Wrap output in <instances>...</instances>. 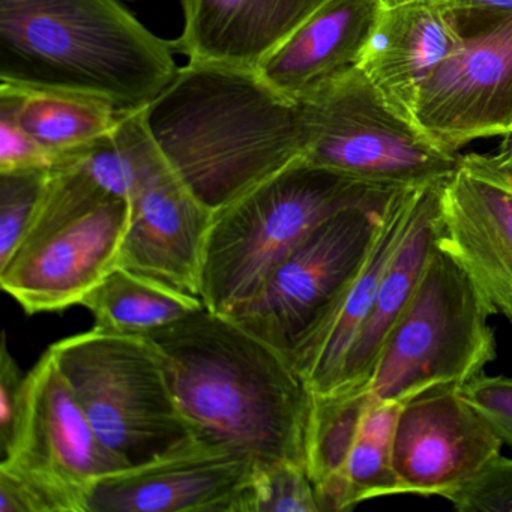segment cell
<instances>
[{
	"instance_id": "31",
	"label": "cell",
	"mask_w": 512,
	"mask_h": 512,
	"mask_svg": "<svg viewBox=\"0 0 512 512\" xmlns=\"http://www.w3.org/2000/svg\"><path fill=\"white\" fill-rule=\"evenodd\" d=\"M461 38L487 31L512 17V0H452Z\"/></svg>"
},
{
	"instance_id": "20",
	"label": "cell",
	"mask_w": 512,
	"mask_h": 512,
	"mask_svg": "<svg viewBox=\"0 0 512 512\" xmlns=\"http://www.w3.org/2000/svg\"><path fill=\"white\" fill-rule=\"evenodd\" d=\"M442 185L443 182L430 185L425 191L409 232L386 268L373 310L347 355L340 383L334 392L370 386L380 352L412 301L436 241L437 208Z\"/></svg>"
},
{
	"instance_id": "2",
	"label": "cell",
	"mask_w": 512,
	"mask_h": 512,
	"mask_svg": "<svg viewBox=\"0 0 512 512\" xmlns=\"http://www.w3.org/2000/svg\"><path fill=\"white\" fill-rule=\"evenodd\" d=\"M142 113L167 163L214 212L304 158L301 106L256 70L188 62Z\"/></svg>"
},
{
	"instance_id": "16",
	"label": "cell",
	"mask_w": 512,
	"mask_h": 512,
	"mask_svg": "<svg viewBox=\"0 0 512 512\" xmlns=\"http://www.w3.org/2000/svg\"><path fill=\"white\" fill-rule=\"evenodd\" d=\"M461 40L452 0H377L356 67L386 106L416 127L422 88Z\"/></svg>"
},
{
	"instance_id": "29",
	"label": "cell",
	"mask_w": 512,
	"mask_h": 512,
	"mask_svg": "<svg viewBox=\"0 0 512 512\" xmlns=\"http://www.w3.org/2000/svg\"><path fill=\"white\" fill-rule=\"evenodd\" d=\"M58 163V158L23 130L16 119L0 113V173L52 170Z\"/></svg>"
},
{
	"instance_id": "26",
	"label": "cell",
	"mask_w": 512,
	"mask_h": 512,
	"mask_svg": "<svg viewBox=\"0 0 512 512\" xmlns=\"http://www.w3.org/2000/svg\"><path fill=\"white\" fill-rule=\"evenodd\" d=\"M52 170L0 173V266L16 253L43 199Z\"/></svg>"
},
{
	"instance_id": "28",
	"label": "cell",
	"mask_w": 512,
	"mask_h": 512,
	"mask_svg": "<svg viewBox=\"0 0 512 512\" xmlns=\"http://www.w3.org/2000/svg\"><path fill=\"white\" fill-rule=\"evenodd\" d=\"M458 392L502 445L512 448V379L479 374L458 386Z\"/></svg>"
},
{
	"instance_id": "3",
	"label": "cell",
	"mask_w": 512,
	"mask_h": 512,
	"mask_svg": "<svg viewBox=\"0 0 512 512\" xmlns=\"http://www.w3.org/2000/svg\"><path fill=\"white\" fill-rule=\"evenodd\" d=\"M175 53L119 0H0V85L136 112L175 79Z\"/></svg>"
},
{
	"instance_id": "27",
	"label": "cell",
	"mask_w": 512,
	"mask_h": 512,
	"mask_svg": "<svg viewBox=\"0 0 512 512\" xmlns=\"http://www.w3.org/2000/svg\"><path fill=\"white\" fill-rule=\"evenodd\" d=\"M445 499L461 512H512V458L496 455Z\"/></svg>"
},
{
	"instance_id": "24",
	"label": "cell",
	"mask_w": 512,
	"mask_h": 512,
	"mask_svg": "<svg viewBox=\"0 0 512 512\" xmlns=\"http://www.w3.org/2000/svg\"><path fill=\"white\" fill-rule=\"evenodd\" d=\"M401 406V401L371 398L344 467L341 511H350L365 500L401 493L392 464L395 425Z\"/></svg>"
},
{
	"instance_id": "12",
	"label": "cell",
	"mask_w": 512,
	"mask_h": 512,
	"mask_svg": "<svg viewBox=\"0 0 512 512\" xmlns=\"http://www.w3.org/2000/svg\"><path fill=\"white\" fill-rule=\"evenodd\" d=\"M416 127L452 155L476 140L512 136V17L461 40L422 88Z\"/></svg>"
},
{
	"instance_id": "22",
	"label": "cell",
	"mask_w": 512,
	"mask_h": 512,
	"mask_svg": "<svg viewBox=\"0 0 512 512\" xmlns=\"http://www.w3.org/2000/svg\"><path fill=\"white\" fill-rule=\"evenodd\" d=\"M98 331L148 335L205 307L197 296L115 268L83 298Z\"/></svg>"
},
{
	"instance_id": "33",
	"label": "cell",
	"mask_w": 512,
	"mask_h": 512,
	"mask_svg": "<svg viewBox=\"0 0 512 512\" xmlns=\"http://www.w3.org/2000/svg\"><path fill=\"white\" fill-rule=\"evenodd\" d=\"M506 152H508L509 164H511V167H512V145H511V149H509V151H506Z\"/></svg>"
},
{
	"instance_id": "30",
	"label": "cell",
	"mask_w": 512,
	"mask_h": 512,
	"mask_svg": "<svg viewBox=\"0 0 512 512\" xmlns=\"http://www.w3.org/2000/svg\"><path fill=\"white\" fill-rule=\"evenodd\" d=\"M25 379L16 359L8 349L7 335L0 350V452L10 445L22 407Z\"/></svg>"
},
{
	"instance_id": "21",
	"label": "cell",
	"mask_w": 512,
	"mask_h": 512,
	"mask_svg": "<svg viewBox=\"0 0 512 512\" xmlns=\"http://www.w3.org/2000/svg\"><path fill=\"white\" fill-rule=\"evenodd\" d=\"M0 113L16 119L61 163L112 133L131 112L86 95L0 85Z\"/></svg>"
},
{
	"instance_id": "5",
	"label": "cell",
	"mask_w": 512,
	"mask_h": 512,
	"mask_svg": "<svg viewBox=\"0 0 512 512\" xmlns=\"http://www.w3.org/2000/svg\"><path fill=\"white\" fill-rule=\"evenodd\" d=\"M49 350L100 439L128 466L193 442L163 356L146 335L92 328Z\"/></svg>"
},
{
	"instance_id": "19",
	"label": "cell",
	"mask_w": 512,
	"mask_h": 512,
	"mask_svg": "<svg viewBox=\"0 0 512 512\" xmlns=\"http://www.w3.org/2000/svg\"><path fill=\"white\" fill-rule=\"evenodd\" d=\"M377 0H329L274 50L257 73L299 101L356 67L373 25Z\"/></svg>"
},
{
	"instance_id": "6",
	"label": "cell",
	"mask_w": 512,
	"mask_h": 512,
	"mask_svg": "<svg viewBox=\"0 0 512 512\" xmlns=\"http://www.w3.org/2000/svg\"><path fill=\"white\" fill-rule=\"evenodd\" d=\"M491 314L478 287L434 241L415 295L380 352L371 397L404 403L479 376L496 358Z\"/></svg>"
},
{
	"instance_id": "17",
	"label": "cell",
	"mask_w": 512,
	"mask_h": 512,
	"mask_svg": "<svg viewBox=\"0 0 512 512\" xmlns=\"http://www.w3.org/2000/svg\"><path fill=\"white\" fill-rule=\"evenodd\" d=\"M428 187L392 193L364 262L287 356L311 394L328 395L338 388L347 355L373 310L386 268L409 232Z\"/></svg>"
},
{
	"instance_id": "25",
	"label": "cell",
	"mask_w": 512,
	"mask_h": 512,
	"mask_svg": "<svg viewBox=\"0 0 512 512\" xmlns=\"http://www.w3.org/2000/svg\"><path fill=\"white\" fill-rule=\"evenodd\" d=\"M238 512H320L319 500L302 464H254Z\"/></svg>"
},
{
	"instance_id": "9",
	"label": "cell",
	"mask_w": 512,
	"mask_h": 512,
	"mask_svg": "<svg viewBox=\"0 0 512 512\" xmlns=\"http://www.w3.org/2000/svg\"><path fill=\"white\" fill-rule=\"evenodd\" d=\"M383 211L346 209L320 224L226 316L287 358L364 262Z\"/></svg>"
},
{
	"instance_id": "18",
	"label": "cell",
	"mask_w": 512,
	"mask_h": 512,
	"mask_svg": "<svg viewBox=\"0 0 512 512\" xmlns=\"http://www.w3.org/2000/svg\"><path fill=\"white\" fill-rule=\"evenodd\" d=\"M329 0H181L184 31L173 41L188 62L257 70Z\"/></svg>"
},
{
	"instance_id": "4",
	"label": "cell",
	"mask_w": 512,
	"mask_h": 512,
	"mask_svg": "<svg viewBox=\"0 0 512 512\" xmlns=\"http://www.w3.org/2000/svg\"><path fill=\"white\" fill-rule=\"evenodd\" d=\"M394 191L293 161L214 212L200 278L203 305L232 313L320 224L346 209L385 208Z\"/></svg>"
},
{
	"instance_id": "32",
	"label": "cell",
	"mask_w": 512,
	"mask_h": 512,
	"mask_svg": "<svg viewBox=\"0 0 512 512\" xmlns=\"http://www.w3.org/2000/svg\"><path fill=\"white\" fill-rule=\"evenodd\" d=\"M0 512H49V508L26 482L0 470Z\"/></svg>"
},
{
	"instance_id": "8",
	"label": "cell",
	"mask_w": 512,
	"mask_h": 512,
	"mask_svg": "<svg viewBox=\"0 0 512 512\" xmlns=\"http://www.w3.org/2000/svg\"><path fill=\"white\" fill-rule=\"evenodd\" d=\"M127 467L100 439L47 350L26 374L19 419L0 470L26 482L49 512H88L95 484Z\"/></svg>"
},
{
	"instance_id": "14",
	"label": "cell",
	"mask_w": 512,
	"mask_h": 512,
	"mask_svg": "<svg viewBox=\"0 0 512 512\" xmlns=\"http://www.w3.org/2000/svg\"><path fill=\"white\" fill-rule=\"evenodd\" d=\"M502 442L463 400L458 386H437L404 401L392 464L401 493L445 497L500 454Z\"/></svg>"
},
{
	"instance_id": "13",
	"label": "cell",
	"mask_w": 512,
	"mask_h": 512,
	"mask_svg": "<svg viewBox=\"0 0 512 512\" xmlns=\"http://www.w3.org/2000/svg\"><path fill=\"white\" fill-rule=\"evenodd\" d=\"M128 203L130 223L116 268L200 298L214 211L194 196L155 142L143 158Z\"/></svg>"
},
{
	"instance_id": "7",
	"label": "cell",
	"mask_w": 512,
	"mask_h": 512,
	"mask_svg": "<svg viewBox=\"0 0 512 512\" xmlns=\"http://www.w3.org/2000/svg\"><path fill=\"white\" fill-rule=\"evenodd\" d=\"M304 160L364 184L401 190L442 184L460 155L434 146L392 112L358 67L299 101Z\"/></svg>"
},
{
	"instance_id": "10",
	"label": "cell",
	"mask_w": 512,
	"mask_h": 512,
	"mask_svg": "<svg viewBox=\"0 0 512 512\" xmlns=\"http://www.w3.org/2000/svg\"><path fill=\"white\" fill-rule=\"evenodd\" d=\"M130 203L113 199L28 233L0 266L2 289L28 314L56 313L83 298L116 268Z\"/></svg>"
},
{
	"instance_id": "15",
	"label": "cell",
	"mask_w": 512,
	"mask_h": 512,
	"mask_svg": "<svg viewBox=\"0 0 512 512\" xmlns=\"http://www.w3.org/2000/svg\"><path fill=\"white\" fill-rule=\"evenodd\" d=\"M254 464L194 439L178 451L104 476L89 496L88 512H238Z\"/></svg>"
},
{
	"instance_id": "23",
	"label": "cell",
	"mask_w": 512,
	"mask_h": 512,
	"mask_svg": "<svg viewBox=\"0 0 512 512\" xmlns=\"http://www.w3.org/2000/svg\"><path fill=\"white\" fill-rule=\"evenodd\" d=\"M370 389L311 394L305 431V469L313 482L320 512H341V479Z\"/></svg>"
},
{
	"instance_id": "1",
	"label": "cell",
	"mask_w": 512,
	"mask_h": 512,
	"mask_svg": "<svg viewBox=\"0 0 512 512\" xmlns=\"http://www.w3.org/2000/svg\"><path fill=\"white\" fill-rule=\"evenodd\" d=\"M146 337L197 442L305 466L311 392L283 353L206 307Z\"/></svg>"
},
{
	"instance_id": "11",
	"label": "cell",
	"mask_w": 512,
	"mask_h": 512,
	"mask_svg": "<svg viewBox=\"0 0 512 512\" xmlns=\"http://www.w3.org/2000/svg\"><path fill=\"white\" fill-rule=\"evenodd\" d=\"M436 245L512 323V167L508 152L458 158L440 188Z\"/></svg>"
}]
</instances>
